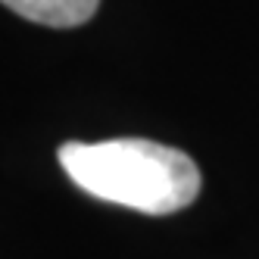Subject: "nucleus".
Segmentation results:
<instances>
[{"label": "nucleus", "instance_id": "f257e3e1", "mask_svg": "<svg viewBox=\"0 0 259 259\" xmlns=\"http://www.w3.org/2000/svg\"><path fill=\"white\" fill-rule=\"evenodd\" d=\"M60 165L84 194L147 215L178 212L200 194L197 162L178 147L147 138L72 141L60 147Z\"/></svg>", "mask_w": 259, "mask_h": 259}, {"label": "nucleus", "instance_id": "f03ea898", "mask_svg": "<svg viewBox=\"0 0 259 259\" xmlns=\"http://www.w3.org/2000/svg\"><path fill=\"white\" fill-rule=\"evenodd\" d=\"M22 19H31L47 28H75L97 13L100 0H0Z\"/></svg>", "mask_w": 259, "mask_h": 259}]
</instances>
